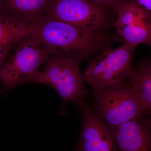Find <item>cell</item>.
<instances>
[{"mask_svg": "<svg viewBox=\"0 0 151 151\" xmlns=\"http://www.w3.org/2000/svg\"><path fill=\"white\" fill-rule=\"evenodd\" d=\"M25 22L49 58L63 57L81 61L101 50L110 40L104 33L86 32L43 15Z\"/></svg>", "mask_w": 151, "mask_h": 151, "instance_id": "cell-1", "label": "cell"}, {"mask_svg": "<svg viewBox=\"0 0 151 151\" xmlns=\"http://www.w3.org/2000/svg\"><path fill=\"white\" fill-rule=\"evenodd\" d=\"M81 61L71 58H50L43 70L38 71L29 82L51 86L64 103L78 104L84 101L88 94L83 73L79 70Z\"/></svg>", "mask_w": 151, "mask_h": 151, "instance_id": "cell-2", "label": "cell"}, {"mask_svg": "<svg viewBox=\"0 0 151 151\" xmlns=\"http://www.w3.org/2000/svg\"><path fill=\"white\" fill-rule=\"evenodd\" d=\"M137 45L124 42L115 49H107L88 63L84 81L95 92L128 80L134 70L132 59Z\"/></svg>", "mask_w": 151, "mask_h": 151, "instance_id": "cell-3", "label": "cell"}, {"mask_svg": "<svg viewBox=\"0 0 151 151\" xmlns=\"http://www.w3.org/2000/svg\"><path fill=\"white\" fill-rule=\"evenodd\" d=\"M96 113L109 126H117L146 115L145 106L128 80L95 92Z\"/></svg>", "mask_w": 151, "mask_h": 151, "instance_id": "cell-4", "label": "cell"}, {"mask_svg": "<svg viewBox=\"0 0 151 151\" xmlns=\"http://www.w3.org/2000/svg\"><path fill=\"white\" fill-rule=\"evenodd\" d=\"M108 9L89 0H48L42 15L96 33L103 32L111 23Z\"/></svg>", "mask_w": 151, "mask_h": 151, "instance_id": "cell-5", "label": "cell"}, {"mask_svg": "<svg viewBox=\"0 0 151 151\" xmlns=\"http://www.w3.org/2000/svg\"><path fill=\"white\" fill-rule=\"evenodd\" d=\"M49 58L38 40L30 33L17 44L13 54L0 69L5 90L29 82Z\"/></svg>", "mask_w": 151, "mask_h": 151, "instance_id": "cell-6", "label": "cell"}, {"mask_svg": "<svg viewBox=\"0 0 151 151\" xmlns=\"http://www.w3.org/2000/svg\"><path fill=\"white\" fill-rule=\"evenodd\" d=\"M82 129L75 151H119L108 124L84 101L78 104Z\"/></svg>", "mask_w": 151, "mask_h": 151, "instance_id": "cell-7", "label": "cell"}, {"mask_svg": "<svg viewBox=\"0 0 151 151\" xmlns=\"http://www.w3.org/2000/svg\"><path fill=\"white\" fill-rule=\"evenodd\" d=\"M116 9L118 16L115 26L124 42L151 47V22L148 19L128 1L124 0Z\"/></svg>", "mask_w": 151, "mask_h": 151, "instance_id": "cell-8", "label": "cell"}, {"mask_svg": "<svg viewBox=\"0 0 151 151\" xmlns=\"http://www.w3.org/2000/svg\"><path fill=\"white\" fill-rule=\"evenodd\" d=\"M145 115L117 126L108 125L119 151H151L149 143L151 118Z\"/></svg>", "mask_w": 151, "mask_h": 151, "instance_id": "cell-9", "label": "cell"}, {"mask_svg": "<svg viewBox=\"0 0 151 151\" xmlns=\"http://www.w3.org/2000/svg\"><path fill=\"white\" fill-rule=\"evenodd\" d=\"M48 0H1L4 13L26 22L43 14Z\"/></svg>", "mask_w": 151, "mask_h": 151, "instance_id": "cell-10", "label": "cell"}, {"mask_svg": "<svg viewBox=\"0 0 151 151\" xmlns=\"http://www.w3.org/2000/svg\"><path fill=\"white\" fill-rule=\"evenodd\" d=\"M128 81L143 101L146 115L151 117V59L139 63Z\"/></svg>", "mask_w": 151, "mask_h": 151, "instance_id": "cell-11", "label": "cell"}, {"mask_svg": "<svg viewBox=\"0 0 151 151\" xmlns=\"http://www.w3.org/2000/svg\"><path fill=\"white\" fill-rule=\"evenodd\" d=\"M30 33L24 22L10 15L0 14V44L14 46Z\"/></svg>", "mask_w": 151, "mask_h": 151, "instance_id": "cell-12", "label": "cell"}, {"mask_svg": "<svg viewBox=\"0 0 151 151\" xmlns=\"http://www.w3.org/2000/svg\"><path fill=\"white\" fill-rule=\"evenodd\" d=\"M136 6L151 22V0H128Z\"/></svg>", "mask_w": 151, "mask_h": 151, "instance_id": "cell-13", "label": "cell"}, {"mask_svg": "<svg viewBox=\"0 0 151 151\" xmlns=\"http://www.w3.org/2000/svg\"><path fill=\"white\" fill-rule=\"evenodd\" d=\"M92 2L108 9H117L124 0H89Z\"/></svg>", "mask_w": 151, "mask_h": 151, "instance_id": "cell-14", "label": "cell"}, {"mask_svg": "<svg viewBox=\"0 0 151 151\" xmlns=\"http://www.w3.org/2000/svg\"><path fill=\"white\" fill-rule=\"evenodd\" d=\"M14 46L10 45L0 44V66L8 56Z\"/></svg>", "mask_w": 151, "mask_h": 151, "instance_id": "cell-15", "label": "cell"}, {"mask_svg": "<svg viewBox=\"0 0 151 151\" xmlns=\"http://www.w3.org/2000/svg\"><path fill=\"white\" fill-rule=\"evenodd\" d=\"M149 146H150V148L151 150V129L150 130V133L149 135Z\"/></svg>", "mask_w": 151, "mask_h": 151, "instance_id": "cell-16", "label": "cell"}, {"mask_svg": "<svg viewBox=\"0 0 151 151\" xmlns=\"http://www.w3.org/2000/svg\"><path fill=\"white\" fill-rule=\"evenodd\" d=\"M1 11V0H0V12Z\"/></svg>", "mask_w": 151, "mask_h": 151, "instance_id": "cell-17", "label": "cell"}]
</instances>
